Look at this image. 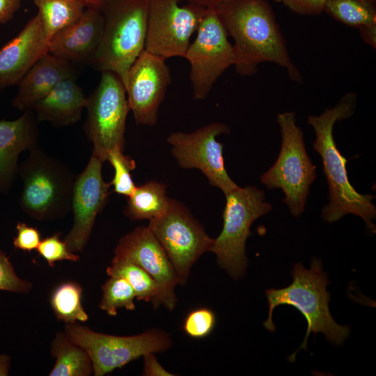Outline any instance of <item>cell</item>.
<instances>
[{"label": "cell", "mask_w": 376, "mask_h": 376, "mask_svg": "<svg viewBox=\"0 0 376 376\" xmlns=\"http://www.w3.org/2000/svg\"><path fill=\"white\" fill-rule=\"evenodd\" d=\"M171 81L166 59L144 49L130 68L124 84L136 124H156L158 109Z\"/></svg>", "instance_id": "cell-14"}, {"label": "cell", "mask_w": 376, "mask_h": 376, "mask_svg": "<svg viewBox=\"0 0 376 376\" xmlns=\"http://www.w3.org/2000/svg\"><path fill=\"white\" fill-rule=\"evenodd\" d=\"M207 9L179 0H148L145 50L164 59L185 57Z\"/></svg>", "instance_id": "cell-12"}, {"label": "cell", "mask_w": 376, "mask_h": 376, "mask_svg": "<svg viewBox=\"0 0 376 376\" xmlns=\"http://www.w3.org/2000/svg\"><path fill=\"white\" fill-rule=\"evenodd\" d=\"M110 277L102 286V297L99 307L111 316L117 315L118 308L134 310L136 293L132 285L122 277Z\"/></svg>", "instance_id": "cell-28"}, {"label": "cell", "mask_w": 376, "mask_h": 376, "mask_svg": "<svg viewBox=\"0 0 376 376\" xmlns=\"http://www.w3.org/2000/svg\"><path fill=\"white\" fill-rule=\"evenodd\" d=\"M216 324L214 313L210 308L201 307L191 311L182 324L184 332L193 338H203L213 331Z\"/></svg>", "instance_id": "cell-30"}, {"label": "cell", "mask_w": 376, "mask_h": 376, "mask_svg": "<svg viewBox=\"0 0 376 376\" xmlns=\"http://www.w3.org/2000/svg\"><path fill=\"white\" fill-rule=\"evenodd\" d=\"M113 259L130 261L148 272L162 288L165 307L173 311L177 298L175 288L180 284L176 272L162 244L148 227L139 226L119 240Z\"/></svg>", "instance_id": "cell-16"}, {"label": "cell", "mask_w": 376, "mask_h": 376, "mask_svg": "<svg viewBox=\"0 0 376 376\" xmlns=\"http://www.w3.org/2000/svg\"><path fill=\"white\" fill-rule=\"evenodd\" d=\"M75 76L71 62L47 52L18 83L13 106L23 111L33 109L60 81Z\"/></svg>", "instance_id": "cell-20"}, {"label": "cell", "mask_w": 376, "mask_h": 376, "mask_svg": "<svg viewBox=\"0 0 376 376\" xmlns=\"http://www.w3.org/2000/svg\"><path fill=\"white\" fill-rule=\"evenodd\" d=\"M23 182L19 206L38 221L64 217L72 210L76 177L60 160L47 155L38 146L19 164Z\"/></svg>", "instance_id": "cell-5"}, {"label": "cell", "mask_w": 376, "mask_h": 376, "mask_svg": "<svg viewBox=\"0 0 376 376\" xmlns=\"http://www.w3.org/2000/svg\"><path fill=\"white\" fill-rule=\"evenodd\" d=\"M17 235L13 239V246L15 249L24 252H31L37 249L40 242L39 230L24 222H18L16 225Z\"/></svg>", "instance_id": "cell-33"}, {"label": "cell", "mask_w": 376, "mask_h": 376, "mask_svg": "<svg viewBox=\"0 0 376 376\" xmlns=\"http://www.w3.org/2000/svg\"><path fill=\"white\" fill-rule=\"evenodd\" d=\"M123 152L118 149L109 150L107 155V161L109 162L114 169V175L110 182L113 187V191L128 197L136 187L131 175L136 164L133 159Z\"/></svg>", "instance_id": "cell-29"}, {"label": "cell", "mask_w": 376, "mask_h": 376, "mask_svg": "<svg viewBox=\"0 0 376 376\" xmlns=\"http://www.w3.org/2000/svg\"><path fill=\"white\" fill-rule=\"evenodd\" d=\"M61 233H56L40 241L37 251L51 267H54L57 261L67 260L77 262L79 256L75 254L68 247L65 241L60 238Z\"/></svg>", "instance_id": "cell-31"}, {"label": "cell", "mask_w": 376, "mask_h": 376, "mask_svg": "<svg viewBox=\"0 0 376 376\" xmlns=\"http://www.w3.org/2000/svg\"><path fill=\"white\" fill-rule=\"evenodd\" d=\"M86 109L84 130L93 143L92 155L105 162L109 150L123 151L130 109L121 79L111 72H102L98 85L87 97Z\"/></svg>", "instance_id": "cell-8"}, {"label": "cell", "mask_w": 376, "mask_h": 376, "mask_svg": "<svg viewBox=\"0 0 376 376\" xmlns=\"http://www.w3.org/2000/svg\"><path fill=\"white\" fill-rule=\"evenodd\" d=\"M291 275L292 282L290 285L266 290L269 312L263 324L269 331H275L273 311L280 305L292 306L304 315L307 322V331L299 349L288 358L293 362L299 350H307V341L311 332L314 334L322 333L328 341L341 345L349 336L350 328L338 324L331 315L329 308L330 293L326 288L329 284L328 277L318 258H312L309 269L297 263L294 265Z\"/></svg>", "instance_id": "cell-3"}, {"label": "cell", "mask_w": 376, "mask_h": 376, "mask_svg": "<svg viewBox=\"0 0 376 376\" xmlns=\"http://www.w3.org/2000/svg\"><path fill=\"white\" fill-rule=\"evenodd\" d=\"M100 9L103 33L92 63L125 84L130 68L145 49L148 0H107Z\"/></svg>", "instance_id": "cell-4"}, {"label": "cell", "mask_w": 376, "mask_h": 376, "mask_svg": "<svg viewBox=\"0 0 376 376\" xmlns=\"http://www.w3.org/2000/svg\"><path fill=\"white\" fill-rule=\"evenodd\" d=\"M49 42L38 13L0 49V90L17 85L31 68L49 52Z\"/></svg>", "instance_id": "cell-17"}, {"label": "cell", "mask_w": 376, "mask_h": 376, "mask_svg": "<svg viewBox=\"0 0 376 376\" xmlns=\"http://www.w3.org/2000/svg\"><path fill=\"white\" fill-rule=\"evenodd\" d=\"M213 10L234 40V66L240 75L252 76L259 64L269 62L285 68L293 81L301 82L267 0H224Z\"/></svg>", "instance_id": "cell-1"}, {"label": "cell", "mask_w": 376, "mask_h": 376, "mask_svg": "<svg viewBox=\"0 0 376 376\" xmlns=\"http://www.w3.org/2000/svg\"><path fill=\"white\" fill-rule=\"evenodd\" d=\"M148 227L165 250L180 284H185L192 265L210 251L214 239L183 204L171 198L165 212Z\"/></svg>", "instance_id": "cell-10"}, {"label": "cell", "mask_w": 376, "mask_h": 376, "mask_svg": "<svg viewBox=\"0 0 376 376\" xmlns=\"http://www.w3.org/2000/svg\"><path fill=\"white\" fill-rule=\"evenodd\" d=\"M195 100L205 99L223 73L235 63L233 45L213 9H207L185 53Z\"/></svg>", "instance_id": "cell-11"}, {"label": "cell", "mask_w": 376, "mask_h": 376, "mask_svg": "<svg viewBox=\"0 0 376 376\" xmlns=\"http://www.w3.org/2000/svg\"><path fill=\"white\" fill-rule=\"evenodd\" d=\"M82 288L75 282L68 281L58 285L52 292L50 304L56 318L66 324L88 319L81 304Z\"/></svg>", "instance_id": "cell-27"}, {"label": "cell", "mask_w": 376, "mask_h": 376, "mask_svg": "<svg viewBox=\"0 0 376 376\" xmlns=\"http://www.w3.org/2000/svg\"><path fill=\"white\" fill-rule=\"evenodd\" d=\"M103 26L100 9L86 8L77 20L51 38L49 53L71 63L92 62L101 42Z\"/></svg>", "instance_id": "cell-18"}, {"label": "cell", "mask_w": 376, "mask_h": 376, "mask_svg": "<svg viewBox=\"0 0 376 376\" xmlns=\"http://www.w3.org/2000/svg\"><path fill=\"white\" fill-rule=\"evenodd\" d=\"M103 162L91 155L84 171L75 178L72 198L74 224L64 240L72 252L83 250L97 214L109 201V189L111 185L103 179Z\"/></svg>", "instance_id": "cell-15"}, {"label": "cell", "mask_w": 376, "mask_h": 376, "mask_svg": "<svg viewBox=\"0 0 376 376\" xmlns=\"http://www.w3.org/2000/svg\"><path fill=\"white\" fill-rule=\"evenodd\" d=\"M52 354L56 361L50 376H88L93 371L88 353L72 343L65 333L56 335L52 344Z\"/></svg>", "instance_id": "cell-23"}, {"label": "cell", "mask_w": 376, "mask_h": 376, "mask_svg": "<svg viewBox=\"0 0 376 376\" xmlns=\"http://www.w3.org/2000/svg\"><path fill=\"white\" fill-rule=\"evenodd\" d=\"M276 121L281 134V150L275 163L261 175L260 181L269 189H281L285 194L283 202L297 217L305 210L310 186L316 178L315 166L306 152L295 113H280Z\"/></svg>", "instance_id": "cell-6"}, {"label": "cell", "mask_w": 376, "mask_h": 376, "mask_svg": "<svg viewBox=\"0 0 376 376\" xmlns=\"http://www.w3.org/2000/svg\"><path fill=\"white\" fill-rule=\"evenodd\" d=\"M324 11L334 19L358 29L376 24V0H327Z\"/></svg>", "instance_id": "cell-26"}, {"label": "cell", "mask_w": 376, "mask_h": 376, "mask_svg": "<svg viewBox=\"0 0 376 376\" xmlns=\"http://www.w3.org/2000/svg\"><path fill=\"white\" fill-rule=\"evenodd\" d=\"M109 276L122 277L133 288L136 298L151 302L155 308L166 306L163 291L157 281L143 269L125 260L113 259L107 269Z\"/></svg>", "instance_id": "cell-24"}, {"label": "cell", "mask_w": 376, "mask_h": 376, "mask_svg": "<svg viewBox=\"0 0 376 376\" xmlns=\"http://www.w3.org/2000/svg\"><path fill=\"white\" fill-rule=\"evenodd\" d=\"M65 334L89 355L94 375L102 376L150 353L164 352L172 346L170 336L160 329H148L130 336L100 334L79 324H66Z\"/></svg>", "instance_id": "cell-9"}, {"label": "cell", "mask_w": 376, "mask_h": 376, "mask_svg": "<svg viewBox=\"0 0 376 376\" xmlns=\"http://www.w3.org/2000/svg\"><path fill=\"white\" fill-rule=\"evenodd\" d=\"M31 283L20 279L4 251L0 249V290L28 293Z\"/></svg>", "instance_id": "cell-32"}, {"label": "cell", "mask_w": 376, "mask_h": 376, "mask_svg": "<svg viewBox=\"0 0 376 376\" xmlns=\"http://www.w3.org/2000/svg\"><path fill=\"white\" fill-rule=\"evenodd\" d=\"M188 3L205 8L213 9L224 0H185Z\"/></svg>", "instance_id": "cell-38"}, {"label": "cell", "mask_w": 376, "mask_h": 376, "mask_svg": "<svg viewBox=\"0 0 376 376\" xmlns=\"http://www.w3.org/2000/svg\"><path fill=\"white\" fill-rule=\"evenodd\" d=\"M107 0H81L86 8H100Z\"/></svg>", "instance_id": "cell-40"}, {"label": "cell", "mask_w": 376, "mask_h": 376, "mask_svg": "<svg viewBox=\"0 0 376 376\" xmlns=\"http://www.w3.org/2000/svg\"><path fill=\"white\" fill-rule=\"evenodd\" d=\"M363 41L373 49L376 48V24L359 29Z\"/></svg>", "instance_id": "cell-37"}, {"label": "cell", "mask_w": 376, "mask_h": 376, "mask_svg": "<svg viewBox=\"0 0 376 376\" xmlns=\"http://www.w3.org/2000/svg\"><path fill=\"white\" fill-rule=\"evenodd\" d=\"M143 375L149 376H171L173 375L166 370L158 362L154 353L147 354L143 356Z\"/></svg>", "instance_id": "cell-35"}, {"label": "cell", "mask_w": 376, "mask_h": 376, "mask_svg": "<svg viewBox=\"0 0 376 376\" xmlns=\"http://www.w3.org/2000/svg\"><path fill=\"white\" fill-rule=\"evenodd\" d=\"M10 368L9 356L0 354V375H8Z\"/></svg>", "instance_id": "cell-39"}, {"label": "cell", "mask_w": 376, "mask_h": 376, "mask_svg": "<svg viewBox=\"0 0 376 376\" xmlns=\"http://www.w3.org/2000/svg\"><path fill=\"white\" fill-rule=\"evenodd\" d=\"M38 8L49 38L59 30L77 20L86 6L81 0H32Z\"/></svg>", "instance_id": "cell-25"}, {"label": "cell", "mask_w": 376, "mask_h": 376, "mask_svg": "<svg viewBox=\"0 0 376 376\" xmlns=\"http://www.w3.org/2000/svg\"><path fill=\"white\" fill-rule=\"evenodd\" d=\"M281 3L293 13L301 15H319L324 11L327 0H274Z\"/></svg>", "instance_id": "cell-34"}, {"label": "cell", "mask_w": 376, "mask_h": 376, "mask_svg": "<svg viewBox=\"0 0 376 376\" xmlns=\"http://www.w3.org/2000/svg\"><path fill=\"white\" fill-rule=\"evenodd\" d=\"M229 132L227 125L214 122L190 133H171L167 138L171 153L182 168L199 169L210 185L219 188L225 195L240 187L226 170L224 144L216 139L218 135Z\"/></svg>", "instance_id": "cell-13"}, {"label": "cell", "mask_w": 376, "mask_h": 376, "mask_svg": "<svg viewBox=\"0 0 376 376\" xmlns=\"http://www.w3.org/2000/svg\"><path fill=\"white\" fill-rule=\"evenodd\" d=\"M37 119L33 109L13 120H0V191L6 193L18 173V158L38 146Z\"/></svg>", "instance_id": "cell-19"}, {"label": "cell", "mask_w": 376, "mask_h": 376, "mask_svg": "<svg viewBox=\"0 0 376 376\" xmlns=\"http://www.w3.org/2000/svg\"><path fill=\"white\" fill-rule=\"evenodd\" d=\"M20 7V0H0V23L10 21Z\"/></svg>", "instance_id": "cell-36"}, {"label": "cell", "mask_w": 376, "mask_h": 376, "mask_svg": "<svg viewBox=\"0 0 376 376\" xmlns=\"http://www.w3.org/2000/svg\"><path fill=\"white\" fill-rule=\"evenodd\" d=\"M356 105L357 94L348 93L322 113L308 116L307 123L314 130L313 147L322 158L328 185L329 203L322 208V219L333 223L347 214H353L363 220L368 230L375 233L373 222L376 217V207L373 203L375 196L360 194L351 185L346 169L347 159L337 148L334 136L336 123L352 116Z\"/></svg>", "instance_id": "cell-2"}, {"label": "cell", "mask_w": 376, "mask_h": 376, "mask_svg": "<svg viewBox=\"0 0 376 376\" xmlns=\"http://www.w3.org/2000/svg\"><path fill=\"white\" fill-rule=\"evenodd\" d=\"M271 210L264 191L256 187H239L226 194L223 228L214 239L210 251L216 255L219 267L233 279H240L246 272L245 244L252 224Z\"/></svg>", "instance_id": "cell-7"}, {"label": "cell", "mask_w": 376, "mask_h": 376, "mask_svg": "<svg viewBox=\"0 0 376 376\" xmlns=\"http://www.w3.org/2000/svg\"><path fill=\"white\" fill-rule=\"evenodd\" d=\"M86 102L87 97L75 77H70L60 81L33 110L38 121L58 127L68 126L80 120Z\"/></svg>", "instance_id": "cell-21"}, {"label": "cell", "mask_w": 376, "mask_h": 376, "mask_svg": "<svg viewBox=\"0 0 376 376\" xmlns=\"http://www.w3.org/2000/svg\"><path fill=\"white\" fill-rule=\"evenodd\" d=\"M166 187L165 184L155 180L136 186L128 196L124 214L131 220L151 221L157 218L169 205L170 198L166 196Z\"/></svg>", "instance_id": "cell-22"}]
</instances>
